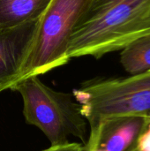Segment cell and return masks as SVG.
<instances>
[{"mask_svg": "<svg viewBox=\"0 0 150 151\" xmlns=\"http://www.w3.org/2000/svg\"><path fill=\"white\" fill-rule=\"evenodd\" d=\"M50 0H0V29L42 16Z\"/></svg>", "mask_w": 150, "mask_h": 151, "instance_id": "cell-7", "label": "cell"}, {"mask_svg": "<svg viewBox=\"0 0 150 151\" xmlns=\"http://www.w3.org/2000/svg\"><path fill=\"white\" fill-rule=\"evenodd\" d=\"M42 151H85L84 145L77 142H70L63 146H50Z\"/></svg>", "mask_w": 150, "mask_h": 151, "instance_id": "cell-10", "label": "cell"}, {"mask_svg": "<svg viewBox=\"0 0 150 151\" xmlns=\"http://www.w3.org/2000/svg\"><path fill=\"white\" fill-rule=\"evenodd\" d=\"M11 90L21 96L26 122L39 128L50 146L68 144L70 137L80 140L82 145L87 143L88 122L72 93L56 91L38 76L21 81Z\"/></svg>", "mask_w": 150, "mask_h": 151, "instance_id": "cell-2", "label": "cell"}, {"mask_svg": "<svg viewBox=\"0 0 150 151\" xmlns=\"http://www.w3.org/2000/svg\"><path fill=\"white\" fill-rule=\"evenodd\" d=\"M120 62L131 75L150 70V35L138 38L122 49Z\"/></svg>", "mask_w": 150, "mask_h": 151, "instance_id": "cell-8", "label": "cell"}, {"mask_svg": "<svg viewBox=\"0 0 150 151\" xmlns=\"http://www.w3.org/2000/svg\"><path fill=\"white\" fill-rule=\"evenodd\" d=\"M132 149L135 151H150V123L141 132Z\"/></svg>", "mask_w": 150, "mask_h": 151, "instance_id": "cell-9", "label": "cell"}, {"mask_svg": "<svg viewBox=\"0 0 150 151\" xmlns=\"http://www.w3.org/2000/svg\"><path fill=\"white\" fill-rule=\"evenodd\" d=\"M146 125L140 117L103 120L89 130L85 151H129Z\"/></svg>", "mask_w": 150, "mask_h": 151, "instance_id": "cell-6", "label": "cell"}, {"mask_svg": "<svg viewBox=\"0 0 150 151\" xmlns=\"http://www.w3.org/2000/svg\"><path fill=\"white\" fill-rule=\"evenodd\" d=\"M93 0H50L42 14L22 81L44 74L69 61V42Z\"/></svg>", "mask_w": 150, "mask_h": 151, "instance_id": "cell-4", "label": "cell"}, {"mask_svg": "<svg viewBox=\"0 0 150 151\" xmlns=\"http://www.w3.org/2000/svg\"><path fill=\"white\" fill-rule=\"evenodd\" d=\"M41 18V17H40ZM40 18L0 29V94L22 81V73Z\"/></svg>", "mask_w": 150, "mask_h": 151, "instance_id": "cell-5", "label": "cell"}, {"mask_svg": "<svg viewBox=\"0 0 150 151\" xmlns=\"http://www.w3.org/2000/svg\"><path fill=\"white\" fill-rule=\"evenodd\" d=\"M150 35V0H93L72 35L68 58L103 55Z\"/></svg>", "mask_w": 150, "mask_h": 151, "instance_id": "cell-1", "label": "cell"}, {"mask_svg": "<svg viewBox=\"0 0 150 151\" xmlns=\"http://www.w3.org/2000/svg\"><path fill=\"white\" fill-rule=\"evenodd\" d=\"M72 95L89 130L103 120L126 117L150 123V70L126 78L87 81Z\"/></svg>", "mask_w": 150, "mask_h": 151, "instance_id": "cell-3", "label": "cell"}]
</instances>
